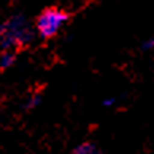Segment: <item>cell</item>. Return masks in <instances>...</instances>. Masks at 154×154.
<instances>
[{"label": "cell", "mask_w": 154, "mask_h": 154, "mask_svg": "<svg viewBox=\"0 0 154 154\" xmlns=\"http://www.w3.org/2000/svg\"><path fill=\"white\" fill-rule=\"evenodd\" d=\"M68 19V13L60 8L49 7L43 10L37 18V32L43 38H53L57 35Z\"/></svg>", "instance_id": "obj_1"}, {"label": "cell", "mask_w": 154, "mask_h": 154, "mask_svg": "<svg viewBox=\"0 0 154 154\" xmlns=\"http://www.w3.org/2000/svg\"><path fill=\"white\" fill-rule=\"evenodd\" d=\"M72 154H100V151L97 149V146L92 145L91 141H86V143H83L78 148H75Z\"/></svg>", "instance_id": "obj_2"}, {"label": "cell", "mask_w": 154, "mask_h": 154, "mask_svg": "<svg viewBox=\"0 0 154 154\" xmlns=\"http://www.w3.org/2000/svg\"><path fill=\"white\" fill-rule=\"evenodd\" d=\"M11 62H13V54H10V56L7 54V56L3 57V60H2V67H7V65H10Z\"/></svg>", "instance_id": "obj_3"}, {"label": "cell", "mask_w": 154, "mask_h": 154, "mask_svg": "<svg viewBox=\"0 0 154 154\" xmlns=\"http://www.w3.org/2000/svg\"><path fill=\"white\" fill-rule=\"evenodd\" d=\"M154 46V38H151L149 42H146V45H145V48H152Z\"/></svg>", "instance_id": "obj_4"}]
</instances>
